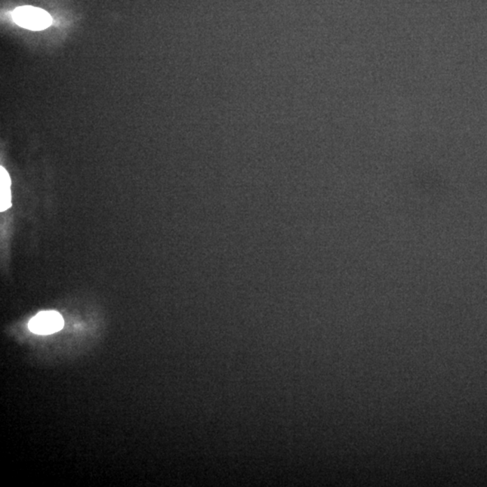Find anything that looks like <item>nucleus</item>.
<instances>
[{
    "instance_id": "2",
    "label": "nucleus",
    "mask_w": 487,
    "mask_h": 487,
    "mask_svg": "<svg viewBox=\"0 0 487 487\" xmlns=\"http://www.w3.org/2000/svg\"><path fill=\"white\" fill-rule=\"evenodd\" d=\"M63 319L55 310L41 311L32 317L29 323L31 331L38 335H50L63 328Z\"/></svg>"
},
{
    "instance_id": "3",
    "label": "nucleus",
    "mask_w": 487,
    "mask_h": 487,
    "mask_svg": "<svg viewBox=\"0 0 487 487\" xmlns=\"http://www.w3.org/2000/svg\"><path fill=\"white\" fill-rule=\"evenodd\" d=\"M11 179L6 169L0 168V211L11 207Z\"/></svg>"
},
{
    "instance_id": "1",
    "label": "nucleus",
    "mask_w": 487,
    "mask_h": 487,
    "mask_svg": "<svg viewBox=\"0 0 487 487\" xmlns=\"http://www.w3.org/2000/svg\"><path fill=\"white\" fill-rule=\"evenodd\" d=\"M14 22L23 29L41 31L51 26L52 17L44 9L24 6L12 13Z\"/></svg>"
}]
</instances>
